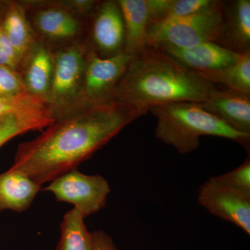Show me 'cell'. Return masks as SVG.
<instances>
[{"label":"cell","mask_w":250,"mask_h":250,"mask_svg":"<svg viewBox=\"0 0 250 250\" xmlns=\"http://www.w3.org/2000/svg\"><path fill=\"white\" fill-rule=\"evenodd\" d=\"M139 117L115 103L74 112L49 125L35 139L20 145L11 168L41 187L77 169Z\"/></svg>","instance_id":"cell-1"},{"label":"cell","mask_w":250,"mask_h":250,"mask_svg":"<svg viewBox=\"0 0 250 250\" xmlns=\"http://www.w3.org/2000/svg\"><path fill=\"white\" fill-rule=\"evenodd\" d=\"M217 89L215 84L162 49L147 46L132 57L115 88L111 103L142 116L161 105L205 103Z\"/></svg>","instance_id":"cell-2"},{"label":"cell","mask_w":250,"mask_h":250,"mask_svg":"<svg viewBox=\"0 0 250 250\" xmlns=\"http://www.w3.org/2000/svg\"><path fill=\"white\" fill-rule=\"evenodd\" d=\"M157 123L155 137L172 146L181 154L196 150L203 136H213L234 141L250 152V134L230 127L199 103H175L155 106L149 111Z\"/></svg>","instance_id":"cell-3"},{"label":"cell","mask_w":250,"mask_h":250,"mask_svg":"<svg viewBox=\"0 0 250 250\" xmlns=\"http://www.w3.org/2000/svg\"><path fill=\"white\" fill-rule=\"evenodd\" d=\"M223 1L187 17L171 20L149 27L147 46L187 48L207 42H216L223 20Z\"/></svg>","instance_id":"cell-4"},{"label":"cell","mask_w":250,"mask_h":250,"mask_svg":"<svg viewBox=\"0 0 250 250\" xmlns=\"http://www.w3.org/2000/svg\"><path fill=\"white\" fill-rule=\"evenodd\" d=\"M86 54L85 47L82 45H70L52 53L53 76L47 103L57 121L65 116V108H76Z\"/></svg>","instance_id":"cell-5"},{"label":"cell","mask_w":250,"mask_h":250,"mask_svg":"<svg viewBox=\"0 0 250 250\" xmlns=\"http://www.w3.org/2000/svg\"><path fill=\"white\" fill-rule=\"evenodd\" d=\"M132 56L122 52L103 58L95 51L87 52L84 72L76 108L78 111L111 103L115 88L123 76Z\"/></svg>","instance_id":"cell-6"},{"label":"cell","mask_w":250,"mask_h":250,"mask_svg":"<svg viewBox=\"0 0 250 250\" xmlns=\"http://www.w3.org/2000/svg\"><path fill=\"white\" fill-rule=\"evenodd\" d=\"M45 190L53 193L58 201L74 205L85 218L103 209L111 188L100 174L88 175L73 169L50 182Z\"/></svg>","instance_id":"cell-7"},{"label":"cell","mask_w":250,"mask_h":250,"mask_svg":"<svg viewBox=\"0 0 250 250\" xmlns=\"http://www.w3.org/2000/svg\"><path fill=\"white\" fill-rule=\"evenodd\" d=\"M199 205L233 224L250 236V193L240 191L210 177L199 188Z\"/></svg>","instance_id":"cell-8"},{"label":"cell","mask_w":250,"mask_h":250,"mask_svg":"<svg viewBox=\"0 0 250 250\" xmlns=\"http://www.w3.org/2000/svg\"><path fill=\"white\" fill-rule=\"evenodd\" d=\"M92 37L98 55L108 58L124 52L125 29L121 8L117 1L97 5L94 15Z\"/></svg>","instance_id":"cell-9"},{"label":"cell","mask_w":250,"mask_h":250,"mask_svg":"<svg viewBox=\"0 0 250 250\" xmlns=\"http://www.w3.org/2000/svg\"><path fill=\"white\" fill-rule=\"evenodd\" d=\"M31 18L37 32L50 42L73 41L83 29L82 21L76 13L62 5L41 6L34 11Z\"/></svg>","instance_id":"cell-10"},{"label":"cell","mask_w":250,"mask_h":250,"mask_svg":"<svg viewBox=\"0 0 250 250\" xmlns=\"http://www.w3.org/2000/svg\"><path fill=\"white\" fill-rule=\"evenodd\" d=\"M159 47L184 66L196 72L210 71L228 66L236 62L242 55L214 42H203L187 48L172 46Z\"/></svg>","instance_id":"cell-11"},{"label":"cell","mask_w":250,"mask_h":250,"mask_svg":"<svg viewBox=\"0 0 250 250\" xmlns=\"http://www.w3.org/2000/svg\"><path fill=\"white\" fill-rule=\"evenodd\" d=\"M216 43L237 53L250 51V1H223V20Z\"/></svg>","instance_id":"cell-12"},{"label":"cell","mask_w":250,"mask_h":250,"mask_svg":"<svg viewBox=\"0 0 250 250\" xmlns=\"http://www.w3.org/2000/svg\"><path fill=\"white\" fill-rule=\"evenodd\" d=\"M199 104L230 127L250 134V95L217 89L207 101Z\"/></svg>","instance_id":"cell-13"},{"label":"cell","mask_w":250,"mask_h":250,"mask_svg":"<svg viewBox=\"0 0 250 250\" xmlns=\"http://www.w3.org/2000/svg\"><path fill=\"white\" fill-rule=\"evenodd\" d=\"M21 67V75L26 92L47 103L53 76L52 52L43 43L36 41Z\"/></svg>","instance_id":"cell-14"},{"label":"cell","mask_w":250,"mask_h":250,"mask_svg":"<svg viewBox=\"0 0 250 250\" xmlns=\"http://www.w3.org/2000/svg\"><path fill=\"white\" fill-rule=\"evenodd\" d=\"M125 29V53L134 56L147 47L151 15L148 0H119Z\"/></svg>","instance_id":"cell-15"},{"label":"cell","mask_w":250,"mask_h":250,"mask_svg":"<svg viewBox=\"0 0 250 250\" xmlns=\"http://www.w3.org/2000/svg\"><path fill=\"white\" fill-rule=\"evenodd\" d=\"M41 187L19 171L0 174V212H23L31 207Z\"/></svg>","instance_id":"cell-16"},{"label":"cell","mask_w":250,"mask_h":250,"mask_svg":"<svg viewBox=\"0 0 250 250\" xmlns=\"http://www.w3.org/2000/svg\"><path fill=\"white\" fill-rule=\"evenodd\" d=\"M0 29L11 41L22 65L23 61L36 42L35 34L24 8L18 3H10L0 21Z\"/></svg>","instance_id":"cell-17"},{"label":"cell","mask_w":250,"mask_h":250,"mask_svg":"<svg viewBox=\"0 0 250 250\" xmlns=\"http://www.w3.org/2000/svg\"><path fill=\"white\" fill-rule=\"evenodd\" d=\"M49 108L11 113L0 116V147L18 135L42 129L54 123Z\"/></svg>","instance_id":"cell-18"},{"label":"cell","mask_w":250,"mask_h":250,"mask_svg":"<svg viewBox=\"0 0 250 250\" xmlns=\"http://www.w3.org/2000/svg\"><path fill=\"white\" fill-rule=\"evenodd\" d=\"M197 72L213 84L221 83L229 90L250 95V51L242 54L236 62L228 66Z\"/></svg>","instance_id":"cell-19"},{"label":"cell","mask_w":250,"mask_h":250,"mask_svg":"<svg viewBox=\"0 0 250 250\" xmlns=\"http://www.w3.org/2000/svg\"><path fill=\"white\" fill-rule=\"evenodd\" d=\"M84 218L75 208L65 213L60 225L57 250H93L91 232L85 226Z\"/></svg>","instance_id":"cell-20"},{"label":"cell","mask_w":250,"mask_h":250,"mask_svg":"<svg viewBox=\"0 0 250 250\" xmlns=\"http://www.w3.org/2000/svg\"><path fill=\"white\" fill-rule=\"evenodd\" d=\"M47 106L48 104L43 100L27 92L11 96H0V116Z\"/></svg>","instance_id":"cell-21"},{"label":"cell","mask_w":250,"mask_h":250,"mask_svg":"<svg viewBox=\"0 0 250 250\" xmlns=\"http://www.w3.org/2000/svg\"><path fill=\"white\" fill-rule=\"evenodd\" d=\"M220 183L236 190L250 193V156L234 170L214 177Z\"/></svg>","instance_id":"cell-22"},{"label":"cell","mask_w":250,"mask_h":250,"mask_svg":"<svg viewBox=\"0 0 250 250\" xmlns=\"http://www.w3.org/2000/svg\"><path fill=\"white\" fill-rule=\"evenodd\" d=\"M213 2V0H173L168 14L161 22L197 14L207 9Z\"/></svg>","instance_id":"cell-23"},{"label":"cell","mask_w":250,"mask_h":250,"mask_svg":"<svg viewBox=\"0 0 250 250\" xmlns=\"http://www.w3.org/2000/svg\"><path fill=\"white\" fill-rule=\"evenodd\" d=\"M24 92L26 90L21 73L11 67L0 65V96H11Z\"/></svg>","instance_id":"cell-24"},{"label":"cell","mask_w":250,"mask_h":250,"mask_svg":"<svg viewBox=\"0 0 250 250\" xmlns=\"http://www.w3.org/2000/svg\"><path fill=\"white\" fill-rule=\"evenodd\" d=\"M93 250H118L114 241L107 233L103 230L91 232Z\"/></svg>","instance_id":"cell-25"},{"label":"cell","mask_w":250,"mask_h":250,"mask_svg":"<svg viewBox=\"0 0 250 250\" xmlns=\"http://www.w3.org/2000/svg\"><path fill=\"white\" fill-rule=\"evenodd\" d=\"M97 1H87V0H83V1H68V6L70 9L72 10L74 12L77 14H83L91 12L96 7Z\"/></svg>","instance_id":"cell-26"},{"label":"cell","mask_w":250,"mask_h":250,"mask_svg":"<svg viewBox=\"0 0 250 250\" xmlns=\"http://www.w3.org/2000/svg\"><path fill=\"white\" fill-rule=\"evenodd\" d=\"M0 47L9 56L10 58L14 60L18 64L19 68L21 67V62L18 58L17 53L15 50L14 46L11 44V41L4 34V31L0 29Z\"/></svg>","instance_id":"cell-27"},{"label":"cell","mask_w":250,"mask_h":250,"mask_svg":"<svg viewBox=\"0 0 250 250\" xmlns=\"http://www.w3.org/2000/svg\"><path fill=\"white\" fill-rule=\"evenodd\" d=\"M0 65L11 67L17 71H18V69H20L18 64L10 58L9 56L1 47H0Z\"/></svg>","instance_id":"cell-28"}]
</instances>
